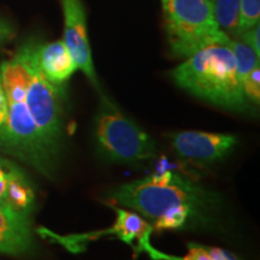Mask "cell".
<instances>
[{
  "mask_svg": "<svg viewBox=\"0 0 260 260\" xmlns=\"http://www.w3.org/2000/svg\"><path fill=\"white\" fill-rule=\"evenodd\" d=\"M109 197L141 213L155 230L201 223L217 204L216 194L174 171L128 182L115 188Z\"/></svg>",
  "mask_w": 260,
  "mask_h": 260,
  "instance_id": "cell-1",
  "label": "cell"
},
{
  "mask_svg": "<svg viewBox=\"0 0 260 260\" xmlns=\"http://www.w3.org/2000/svg\"><path fill=\"white\" fill-rule=\"evenodd\" d=\"M3 87L8 99V117L0 125V152L18 158L46 177H52L58 159L45 145L25 103L27 71L21 54L0 67Z\"/></svg>",
  "mask_w": 260,
  "mask_h": 260,
  "instance_id": "cell-2",
  "label": "cell"
},
{
  "mask_svg": "<svg viewBox=\"0 0 260 260\" xmlns=\"http://www.w3.org/2000/svg\"><path fill=\"white\" fill-rule=\"evenodd\" d=\"M171 76L180 88L217 106L243 111L248 105L235 59L226 45L203 48L175 68Z\"/></svg>",
  "mask_w": 260,
  "mask_h": 260,
  "instance_id": "cell-3",
  "label": "cell"
},
{
  "mask_svg": "<svg viewBox=\"0 0 260 260\" xmlns=\"http://www.w3.org/2000/svg\"><path fill=\"white\" fill-rule=\"evenodd\" d=\"M164 12L168 41L176 57L188 58L230 40L217 23L212 0H168Z\"/></svg>",
  "mask_w": 260,
  "mask_h": 260,
  "instance_id": "cell-4",
  "label": "cell"
},
{
  "mask_svg": "<svg viewBox=\"0 0 260 260\" xmlns=\"http://www.w3.org/2000/svg\"><path fill=\"white\" fill-rule=\"evenodd\" d=\"M27 71L25 103L38 126L45 145L58 160L64 141V122L60 87L48 81L39 68L35 57V44L29 42L18 50Z\"/></svg>",
  "mask_w": 260,
  "mask_h": 260,
  "instance_id": "cell-5",
  "label": "cell"
},
{
  "mask_svg": "<svg viewBox=\"0 0 260 260\" xmlns=\"http://www.w3.org/2000/svg\"><path fill=\"white\" fill-rule=\"evenodd\" d=\"M94 139L98 152L107 160L141 162L155 155L154 140L106 98L94 119Z\"/></svg>",
  "mask_w": 260,
  "mask_h": 260,
  "instance_id": "cell-6",
  "label": "cell"
},
{
  "mask_svg": "<svg viewBox=\"0 0 260 260\" xmlns=\"http://www.w3.org/2000/svg\"><path fill=\"white\" fill-rule=\"evenodd\" d=\"M113 210L116 211L117 214L116 222L111 228H107V229L82 234V235L59 236L50 232V230L45 229V228H39L38 234L54 240L71 252L81 251L83 245H87L92 240L100 239L103 236H116L129 246H133L136 241L138 242L136 251H145L146 247L151 245L149 237L154 230L152 224L135 212H130V211L123 210L121 207H113Z\"/></svg>",
  "mask_w": 260,
  "mask_h": 260,
  "instance_id": "cell-7",
  "label": "cell"
},
{
  "mask_svg": "<svg viewBox=\"0 0 260 260\" xmlns=\"http://www.w3.org/2000/svg\"><path fill=\"white\" fill-rule=\"evenodd\" d=\"M64 15L63 42L73 58L77 70L88 77L90 83L99 90L95 68L93 64L88 34H87V15L82 0H61Z\"/></svg>",
  "mask_w": 260,
  "mask_h": 260,
  "instance_id": "cell-8",
  "label": "cell"
},
{
  "mask_svg": "<svg viewBox=\"0 0 260 260\" xmlns=\"http://www.w3.org/2000/svg\"><path fill=\"white\" fill-rule=\"evenodd\" d=\"M172 147L182 158L213 162L230 153L237 144L235 135L204 132H180L171 135Z\"/></svg>",
  "mask_w": 260,
  "mask_h": 260,
  "instance_id": "cell-9",
  "label": "cell"
},
{
  "mask_svg": "<svg viewBox=\"0 0 260 260\" xmlns=\"http://www.w3.org/2000/svg\"><path fill=\"white\" fill-rule=\"evenodd\" d=\"M28 212L0 205V253L25 255L34 251L35 241Z\"/></svg>",
  "mask_w": 260,
  "mask_h": 260,
  "instance_id": "cell-10",
  "label": "cell"
},
{
  "mask_svg": "<svg viewBox=\"0 0 260 260\" xmlns=\"http://www.w3.org/2000/svg\"><path fill=\"white\" fill-rule=\"evenodd\" d=\"M35 203L31 182L18 165L0 157V205L30 213Z\"/></svg>",
  "mask_w": 260,
  "mask_h": 260,
  "instance_id": "cell-11",
  "label": "cell"
},
{
  "mask_svg": "<svg viewBox=\"0 0 260 260\" xmlns=\"http://www.w3.org/2000/svg\"><path fill=\"white\" fill-rule=\"evenodd\" d=\"M35 57L44 76L60 88L77 70L63 40L35 44Z\"/></svg>",
  "mask_w": 260,
  "mask_h": 260,
  "instance_id": "cell-12",
  "label": "cell"
},
{
  "mask_svg": "<svg viewBox=\"0 0 260 260\" xmlns=\"http://www.w3.org/2000/svg\"><path fill=\"white\" fill-rule=\"evenodd\" d=\"M155 260H235L236 256L224 249L199 245V243H188V253L184 256H172L157 251L149 245L145 249Z\"/></svg>",
  "mask_w": 260,
  "mask_h": 260,
  "instance_id": "cell-13",
  "label": "cell"
},
{
  "mask_svg": "<svg viewBox=\"0 0 260 260\" xmlns=\"http://www.w3.org/2000/svg\"><path fill=\"white\" fill-rule=\"evenodd\" d=\"M213 12L219 28L230 39H236L239 27L240 0H212Z\"/></svg>",
  "mask_w": 260,
  "mask_h": 260,
  "instance_id": "cell-14",
  "label": "cell"
},
{
  "mask_svg": "<svg viewBox=\"0 0 260 260\" xmlns=\"http://www.w3.org/2000/svg\"><path fill=\"white\" fill-rule=\"evenodd\" d=\"M226 46L232 51L241 81L247 74L251 73L254 68L259 67V56L246 42L240 39H230Z\"/></svg>",
  "mask_w": 260,
  "mask_h": 260,
  "instance_id": "cell-15",
  "label": "cell"
},
{
  "mask_svg": "<svg viewBox=\"0 0 260 260\" xmlns=\"http://www.w3.org/2000/svg\"><path fill=\"white\" fill-rule=\"evenodd\" d=\"M260 22V0H240L239 27L236 39L248 29L259 24Z\"/></svg>",
  "mask_w": 260,
  "mask_h": 260,
  "instance_id": "cell-16",
  "label": "cell"
},
{
  "mask_svg": "<svg viewBox=\"0 0 260 260\" xmlns=\"http://www.w3.org/2000/svg\"><path fill=\"white\" fill-rule=\"evenodd\" d=\"M242 90L248 102L259 105L260 102V68L256 67L243 77Z\"/></svg>",
  "mask_w": 260,
  "mask_h": 260,
  "instance_id": "cell-17",
  "label": "cell"
},
{
  "mask_svg": "<svg viewBox=\"0 0 260 260\" xmlns=\"http://www.w3.org/2000/svg\"><path fill=\"white\" fill-rule=\"evenodd\" d=\"M240 40L246 42L248 46H251L258 56L260 57V25L256 24L248 30L242 32L239 38Z\"/></svg>",
  "mask_w": 260,
  "mask_h": 260,
  "instance_id": "cell-18",
  "label": "cell"
},
{
  "mask_svg": "<svg viewBox=\"0 0 260 260\" xmlns=\"http://www.w3.org/2000/svg\"><path fill=\"white\" fill-rule=\"evenodd\" d=\"M6 117H8V99L3 87V81L0 80V125L6 121Z\"/></svg>",
  "mask_w": 260,
  "mask_h": 260,
  "instance_id": "cell-19",
  "label": "cell"
},
{
  "mask_svg": "<svg viewBox=\"0 0 260 260\" xmlns=\"http://www.w3.org/2000/svg\"><path fill=\"white\" fill-rule=\"evenodd\" d=\"M14 35V29L4 19H0V45L5 44Z\"/></svg>",
  "mask_w": 260,
  "mask_h": 260,
  "instance_id": "cell-20",
  "label": "cell"
},
{
  "mask_svg": "<svg viewBox=\"0 0 260 260\" xmlns=\"http://www.w3.org/2000/svg\"><path fill=\"white\" fill-rule=\"evenodd\" d=\"M167 4H168V0H161V5H162V9H164L165 6H167Z\"/></svg>",
  "mask_w": 260,
  "mask_h": 260,
  "instance_id": "cell-21",
  "label": "cell"
},
{
  "mask_svg": "<svg viewBox=\"0 0 260 260\" xmlns=\"http://www.w3.org/2000/svg\"><path fill=\"white\" fill-rule=\"evenodd\" d=\"M0 80H2V73H0Z\"/></svg>",
  "mask_w": 260,
  "mask_h": 260,
  "instance_id": "cell-22",
  "label": "cell"
},
{
  "mask_svg": "<svg viewBox=\"0 0 260 260\" xmlns=\"http://www.w3.org/2000/svg\"><path fill=\"white\" fill-rule=\"evenodd\" d=\"M235 260H240V259H239V258H237V256H236V258H235Z\"/></svg>",
  "mask_w": 260,
  "mask_h": 260,
  "instance_id": "cell-23",
  "label": "cell"
}]
</instances>
